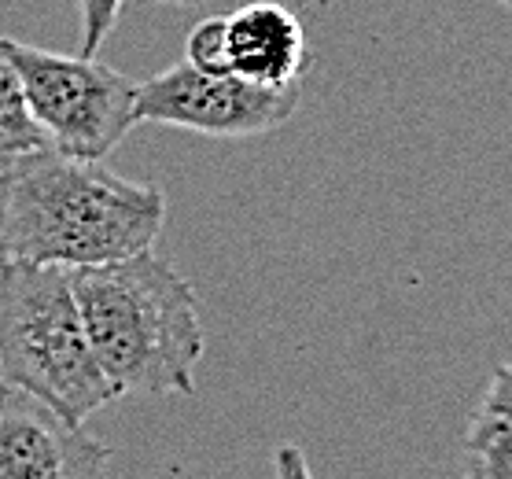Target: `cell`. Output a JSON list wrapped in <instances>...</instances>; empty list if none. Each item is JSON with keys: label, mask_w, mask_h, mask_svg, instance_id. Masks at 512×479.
I'll return each mask as SVG.
<instances>
[{"label": "cell", "mask_w": 512, "mask_h": 479, "mask_svg": "<svg viewBox=\"0 0 512 479\" xmlns=\"http://www.w3.org/2000/svg\"><path fill=\"white\" fill-rule=\"evenodd\" d=\"M111 450L19 387L0 384V479H107Z\"/></svg>", "instance_id": "cell-6"}, {"label": "cell", "mask_w": 512, "mask_h": 479, "mask_svg": "<svg viewBox=\"0 0 512 479\" xmlns=\"http://www.w3.org/2000/svg\"><path fill=\"white\" fill-rule=\"evenodd\" d=\"M0 56L23 85L26 107L52 152L104 163L137 126L140 82L100 59L63 56L15 37H0Z\"/></svg>", "instance_id": "cell-4"}, {"label": "cell", "mask_w": 512, "mask_h": 479, "mask_svg": "<svg viewBox=\"0 0 512 479\" xmlns=\"http://www.w3.org/2000/svg\"><path fill=\"white\" fill-rule=\"evenodd\" d=\"M96 365L115 395H192L203 358V321L192 284L166 258L70 269Z\"/></svg>", "instance_id": "cell-2"}, {"label": "cell", "mask_w": 512, "mask_h": 479, "mask_svg": "<svg viewBox=\"0 0 512 479\" xmlns=\"http://www.w3.org/2000/svg\"><path fill=\"white\" fill-rule=\"evenodd\" d=\"M163 4H174V8H203L207 0H163Z\"/></svg>", "instance_id": "cell-13"}, {"label": "cell", "mask_w": 512, "mask_h": 479, "mask_svg": "<svg viewBox=\"0 0 512 479\" xmlns=\"http://www.w3.org/2000/svg\"><path fill=\"white\" fill-rule=\"evenodd\" d=\"M303 100V85L262 89L233 74H207L192 63H174L137 89V122L188 129L203 137H262L288 126Z\"/></svg>", "instance_id": "cell-5"}, {"label": "cell", "mask_w": 512, "mask_h": 479, "mask_svg": "<svg viewBox=\"0 0 512 479\" xmlns=\"http://www.w3.org/2000/svg\"><path fill=\"white\" fill-rule=\"evenodd\" d=\"M465 479H512V358L487 380L465 428Z\"/></svg>", "instance_id": "cell-8"}, {"label": "cell", "mask_w": 512, "mask_h": 479, "mask_svg": "<svg viewBox=\"0 0 512 479\" xmlns=\"http://www.w3.org/2000/svg\"><path fill=\"white\" fill-rule=\"evenodd\" d=\"M185 52H188L185 63H192L196 71L222 74V59H225V19L222 15H210V19L192 26Z\"/></svg>", "instance_id": "cell-10"}, {"label": "cell", "mask_w": 512, "mask_h": 479, "mask_svg": "<svg viewBox=\"0 0 512 479\" xmlns=\"http://www.w3.org/2000/svg\"><path fill=\"white\" fill-rule=\"evenodd\" d=\"M166 196L96 159L52 148L0 170V244L8 262L93 269L152 251Z\"/></svg>", "instance_id": "cell-1"}, {"label": "cell", "mask_w": 512, "mask_h": 479, "mask_svg": "<svg viewBox=\"0 0 512 479\" xmlns=\"http://www.w3.org/2000/svg\"><path fill=\"white\" fill-rule=\"evenodd\" d=\"M225 19V59L222 74L244 78L262 89H288L303 85L306 71V30L299 15L273 4L255 0L236 8Z\"/></svg>", "instance_id": "cell-7"}, {"label": "cell", "mask_w": 512, "mask_h": 479, "mask_svg": "<svg viewBox=\"0 0 512 479\" xmlns=\"http://www.w3.org/2000/svg\"><path fill=\"white\" fill-rule=\"evenodd\" d=\"M498 4H505V8H512V0H498Z\"/></svg>", "instance_id": "cell-15"}, {"label": "cell", "mask_w": 512, "mask_h": 479, "mask_svg": "<svg viewBox=\"0 0 512 479\" xmlns=\"http://www.w3.org/2000/svg\"><path fill=\"white\" fill-rule=\"evenodd\" d=\"M273 472H277V479H314V472L306 465V454L291 443L273 454Z\"/></svg>", "instance_id": "cell-12"}, {"label": "cell", "mask_w": 512, "mask_h": 479, "mask_svg": "<svg viewBox=\"0 0 512 479\" xmlns=\"http://www.w3.org/2000/svg\"><path fill=\"white\" fill-rule=\"evenodd\" d=\"M122 4L126 0H78V12H82V45H78V56L96 59V52L104 48L107 34L115 30Z\"/></svg>", "instance_id": "cell-11"}, {"label": "cell", "mask_w": 512, "mask_h": 479, "mask_svg": "<svg viewBox=\"0 0 512 479\" xmlns=\"http://www.w3.org/2000/svg\"><path fill=\"white\" fill-rule=\"evenodd\" d=\"M4 262H8V255H4V244H0V266H4Z\"/></svg>", "instance_id": "cell-14"}, {"label": "cell", "mask_w": 512, "mask_h": 479, "mask_svg": "<svg viewBox=\"0 0 512 479\" xmlns=\"http://www.w3.org/2000/svg\"><path fill=\"white\" fill-rule=\"evenodd\" d=\"M48 148L45 133L37 129L30 107H26L23 85L8 67V59L0 56V170L19 163L23 155Z\"/></svg>", "instance_id": "cell-9"}, {"label": "cell", "mask_w": 512, "mask_h": 479, "mask_svg": "<svg viewBox=\"0 0 512 479\" xmlns=\"http://www.w3.org/2000/svg\"><path fill=\"white\" fill-rule=\"evenodd\" d=\"M0 384L34 395L74 424L118 398L89 347L70 269L0 266Z\"/></svg>", "instance_id": "cell-3"}]
</instances>
